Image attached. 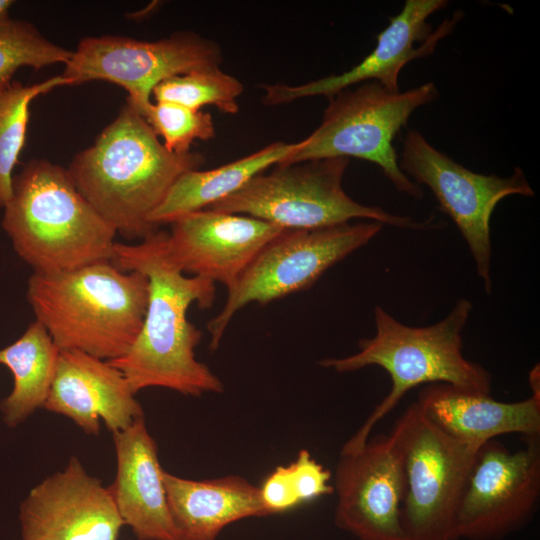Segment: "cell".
Masks as SVG:
<instances>
[{
    "label": "cell",
    "instance_id": "obj_1",
    "mask_svg": "<svg viewBox=\"0 0 540 540\" xmlns=\"http://www.w3.org/2000/svg\"><path fill=\"white\" fill-rule=\"evenodd\" d=\"M163 231L157 230L138 244L115 243L112 263L123 271H138L149 281V299L141 331L130 350L108 361L126 378L136 394L149 387L167 388L186 396L222 393L224 384L195 348L202 331L187 319L192 304L210 308L215 283L187 276L166 256Z\"/></svg>",
    "mask_w": 540,
    "mask_h": 540
},
{
    "label": "cell",
    "instance_id": "obj_2",
    "mask_svg": "<svg viewBox=\"0 0 540 540\" xmlns=\"http://www.w3.org/2000/svg\"><path fill=\"white\" fill-rule=\"evenodd\" d=\"M203 162L197 152L168 151L127 103L67 170L78 191L116 233L142 241L158 230L149 217L174 183Z\"/></svg>",
    "mask_w": 540,
    "mask_h": 540
},
{
    "label": "cell",
    "instance_id": "obj_3",
    "mask_svg": "<svg viewBox=\"0 0 540 540\" xmlns=\"http://www.w3.org/2000/svg\"><path fill=\"white\" fill-rule=\"evenodd\" d=\"M26 296L36 321L59 350L102 360L124 356L137 339L149 299L148 278L111 261L57 273H35Z\"/></svg>",
    "mask_w": 540,
    "mask_h": 540
},
{
    "label": "cell",
    "instance_id": "obj_4",
    "mask_svg": "<svg viewBox=\"0 0 540 540\" xmlns=\"http://www.w3.org/2000/svg\"><path fill=\"white\" fill-rule=\"evenodd\" d=\"M2 228L35 273H57L114 258L116 231L76 188L68 170L32 159L13 179Z\"/></svg>",
    "mask_w": 540,
    "mask_h": 540
},
{
    "label": "cell",
    "instance_id": "obj_5",
    "mask_svg": "<svg viewBox=\"0 0 540 540\" xmlns=\"http://www.w3.org/2000/svg\"><path fill=\"white\" fill-rule=\"evenodd\" d=\"M471 311L472 303L460 299L442 321L427 327H410L376 306L374 337L359 340V351L353 355L324 358L319 362L321 367L338 373L379 366L391 379L389 393L343 445L341 454L361 449L373 427L407 392L421 384L444 383L469 392L490 394V373L462 353L461 333Z\"/></svg>",
    "mask_w": 540,
    "mask_h": 540
},
{
    "label": "cell",
    "instance_id": "obj_6",
    "mask_svg": "<svg viewBox=\"0 0 540 540\" xmlns=\"http://www.w3.org/2000/svg\"><path fill=\"white\" fill-rule=\"evenodd\" d=\"M348 158L277 164L205 210L255 217L284 229H312L367 219L402 229L439 227L354 201L343 189Z\"/></svg>",
    "mask_w": 540,
    "mask_h": 540
},
{
    "label": "cell",
    "instance_id": "obj_7",
    "mask_svg": "<svg viewBox=\"0 0 540 540\" xmlns=\"http://www.w3.org/2000/svg\"><path fill=\"white\" fill-rule=\"evenodd\" d=\"M438 95L432 82L404 92L388 91L377 82L342 90L329 98L320 125L303 146L280 164L359 158L378 165L398 191L422 199L421 186L400 169L393 141L412 113Z\"/></svg>",
    "mask_w": 540,
    "mask_h": 540
},
{
    "label": "cell",
    "instance_id": "obj_8",
    "mask_svg": "<svg viewBox=\"0 0 540 540\" xmlns=\"http://www.w3.org/2000/svg\"><path fill=\"white\" fill-rule=\"evenodd\" d=\"M390 435L402 458L401 520L408 540H458L460 497L482 445L448 435L416 402L397 419Z\"/></svg>",
    "mask_w": 540,
    "mask_h": 540
},
{
    "label": "cell",
    "instance_id": "obj_9",
    "mask_svg": "<svg viewBox=\"0 0 540 540\" xmlns=\"http://www.w3.org/2000/svg\"><path fill=\"white\" fill-rule=\"evenodd\" d=\"M377 221L312 229H284L270 240L227 290L222 310L207 329L215 351L234 315L244 306L265 304L312 286L325 271L367 244L382 229Z\"/></svg>",
    "mask_w": 540,
    "mask_h": 540
},
{
    "label": "cell",
    "instance_id": "obj_10",
    "mask_svg": "<svg viewBox=\"0 0 540 540\" xmlns=\"http://www.w3.org/2000/svg\"><path fill=\"white\" fill-rule=\"evenodd\" d=\"M221 62L219 45L192 32H178L158 41L91 36L79 42L61 75L71 85L93 80L117 84L128 92L127 103L142 114L161 82L217 69Z\"/></svg>",
    "mask_w": 540,
    "mask_h": 540
},
{
    "label": "cell",
    "instance_id": "obj_11",
    "mask_svg": "<svg viewBox=\"0 0 540 540\" xmlns=\"http://www.w3.org/2000/svg\"><path fill=\"white\" fill-rule=\"evenodd\" d=\"M399 167L419 186L428 187L466 241L487 294L492 289L490 219L498 202L510 195H535L523 171L509 177L475 173L432 146L416 130L402 142Z\"/></svg>",
    "mask_w": 540,
    "mask_h": 540
},
{
    "label": "cell",
    "instance_id": "obj_12",
    "mask_svg": "<svg viewBox=\"0 0 540 540\" xmlns=\"http://www.w3.org/2000/svg\"><path fill=\"white\" fill-rule=\"evenodd\" d=\"M540 497L539 438L509 451L490 440L478 450L456 517L458 539L498 540L533 517Z\"/></svg>",
    "mask_w": 540,
    "mask_h": 540
},
{
    "label": "cell",
    "instance_id": "obj_13",
    "mask_svg": "<svg viewBox=\"0 0 540 540\" xmlns=\"http://www.w3.org/2000/svg\"><path fill=\"white\" fill-rule=\"evenodd\" d=\"M332 478L337 528L359 540H408L401 520L402 458L390 434L369 438L355 452L340 453Z\"/></svg>",
    "mask_w": 540,
    "mask_h": 540
},
{
    "label": "cell",
    "instance_id": "obj_14",
    "mask_svg": "<svg viewBox=\"0 0 540 540\" xmlns=\"http://www.w3.org/2000/svg\"><path fill=\"white\" fill-rule=\"evenodd\" d=\"M448 5L446 0H407L389 25L377 36L376 47L356 66L339 75L299 85L263 84L262 102L282 105L298 99L334 96L353 85L377 82L391 92L399 91V74L409 62L433 54L438 43L454 29L463 13L457 11L435 30L427 19Z\"/></svg>",
    "mask_w": 540,
    "mask_h": 540
},
{
    "label": "cell",
    "instance_id": "obj_15",
    "mask_svg": "<svg viewBox=\"0 0 540 540\" xmlns=\"http://www.w3.org/2000/svg\"><path fill=\"white\" fill-rule=\"evenodd\" d=\"M22 540H118L124 526L108 486L76 456L21 502Z\"/></svg>",
    "mask_w": 540,
    "mask_h": 540
},
{
    "label": "cell",
    "instance_id": "obj_16",
    "mask_svg": "<svg viewBox=\"0 0 540 540\" xmlns=\"http://www.w3.org/2000/svg\"><path fill=\"white\" fill-rule=\"evenodd\" d=\"M163 231V249L184 274L225 285L227 290L259 251L284 228L240 214L199 210L175 219Z\"/></svg>",
    "mask_w": 540,
    "mask_h": 540
},
{
    "label": "cell",
    "instance_id": "obj_17",
    "mask_svg": "<svg viewBox=\"0 0 540 540\" xmlns=\"http://www.w3.org/2000/svg\"><path fill=\"white\" fill-rule=\"evenodd\" d=\"M135 395L124 375L108 361L79 350H60L44 409L96 436L100 421L114 433L144 417Z\"/></svg>",
    "mask_w": 540,
    "mask_h": 540
},
{
    "label": "cell",
    "instance_id": "obj_18",
    "mask_svg": "<svg viewBox=\"0 0 540 540\" xmlns=\"http://www.w3.org/2000/svg\"><path fill=\"white\" fill-rule=\"evenodd\" d=\"M116 474L108 486L124 526L137 540H177L163 483L158 447L144 417L112 433Z\"/></svg>",
    "mask_w": 540,
    "mask_h": 540
},
{
    "label": "cell",
    "instance_id": "obj_19",
    "mask_svg": "<svg viewBox=\"0 0 540 540\" xmlns=\"http://www.w3.org/2000/svg\"><path fill=\"white\" fill-rule=\"evenodd\" d=\"M416 403L448 435L481 446L503 434L539 438L540 398L531 395L518 402H500L489 394L436 383L423 388Z\"/></svg>",
    "mask_w": 540,
    "mask_h": 540
},
{
    "label": "cell",
    "instance_id": "obj_20",
    "mask_svg": "<svg viewBox=\"0 0 540 540\" xmlns=\"http://www.w3.org/2000/svg\"><path fill=\"white\" fill-rule=\"evenodd\" d=\"M177 540H217L228 525L268 513L259 486L238 475L193 480L163 470Z\"/></svg>",
    "mask_w": 540,
    "mask_h": 540
},
{
    "label": "cell",
    "instance_id": "obj_21",
    "mask_svg": "<svg viewBox=\"0 0 540 540\" xmlns=\"http://www.w3.org/2000/svg\"><path fill=\"white\" fill-rule=\"evenodd\" d=\"M304 141L274 142L248 156L210 170H191L178 178L149 221L159 227L224 199L256 175L288 160Z\"/></svg>",
    "mask_w": 540,
    "mask_h": 540
},
{
    "label": "cell",
    "instance_id": "obj_22",
    "mask_svg": "<svg viewBox=\"0 0 540 540\" xmlns=\"http://www.w3.org/2000/svg\"><path fill=\"white\" fill-rule=\"evenodd\" d=\"M59 352L46 328L36 320L15 342L0 349V364L13 375L12 390L0 403L8 427L22 424L36 410L44 408Z\"/></svg>",
    "mask_w": 540,
    "mask_h": 540
},
{
    "label": "cell",
    "instance_id": "obj_23",
    "mask_svg": "<svg viewBox=\"0 0 540 540\" xmlns=\"http://www.w3.org/2000/svg\"><path fill=\"white\" fill-rule=\"evenodd\" d=\"M71 85L62 75L32 85L12 81L0 89V208L12 195L13 171L26 140L30 104L59 86Z\"/></svg>",
    "mask_w": 540,
    "mask_h": 540
},
{
    "label": "cell",
    "instance_id": "obj_24",
    "mask_svg": "<svg viewBox=\"0 0 540 540\" xmlns=\"http://www.w3.org/2000/svg\"><path fill=\"white\" fill-rule=\"evenodd\" d=\"M332 473L301 449L287 466L276 467L259 486L269 515L284 513L322 496L334 493Z\"/></svg>",
    "mask_w": 540,
    "mask_h": 540
},
{
    "label": "cell",
    "instance_id": "obj_25",
    "mask_svg": "<svg viewBox=\"0 0 540 540\" xmlns=\"http://www.w3.org/2000/svg\"><path fill=\"white\" fill-rule=\"evenodd\" d=\"M243 84L234 76L217 69L193 72L169 78L158 84L152 95L156 102H169L200 110L214 105L227 114L239 111L237 98Z\"/></svg>",
    "mask_w": 540,
    "mask_h": 540
},
{
    "label": "cell",
    "instance_id": "obj_26",
    "mask_svg": "<svg viewBox=\"0 0 540 540\" xmlns=\"http://www.w3.org/2000/svg\"><path fill=\"white\" fill-rule=\"evenodd\" d=\"M72 51L46 39L31 23L8 19L0 23V89L10 84L21 67L35 70L64 63Z\"/></svg>",
    "mask_w": 540,
    "mask_h": 540
},
{
    "label": "cell",
    "instance_id": "obj_27",
    "mask_svg": "<svg viewBox=\"0 0 540 540\" xmlns=\"http://www.w3.org/2000/svg\"><path fill=\"white\" fill-rule=\"evenodd\" d=\"M141 115L170 152H190L195 140L207 141L216 134L210 113L175 103H150Z\"/></svg>",
    "mask_w": 540,
    "mask_h": 540
},
{
    "label": "cell",
    "instance_id": "obj_28",
    "mask_svg": "<svg viewBox=\"0 0 540 540\" xmlns=\"http://www.w3.org/2000/svg\"><path fill=\"white\" fill-rule=\"evenodd\" d=\"M529 383L532 395L540 398L539 366H535L529 374Z\"/></svg>",
    "mask_w": 540,
    "mask_h": 540
},
{
    "label": "cell",
    "instance_id": "obj_29",
    "mask_svg": "<svg viewBox=\"0 0 540 540\" xmlns=\"http://www.w3.org/2000/svg\"><path fill=\"white\" fill-rule=\"evenodd\" d=\"M13 4V0H0V23L10 19L9 10Z\"/></svg>",
    "mask_w": 540,
    "mask_h": 540
},
{
    "label": "cell",
    "instance_id": "obj_30",
    "mask_svg": "<svg viewBox=\"0 0 540 540\" xmlns=\"http://www.w3.org/2000/svg\"><path fill=\"white\" fill-rule=\"evenodd\" d=\"M126 540H137V539H126Z\"/></svg>",
    "mask_w": 540,
    "mask_h": 540
}]
</instances>
